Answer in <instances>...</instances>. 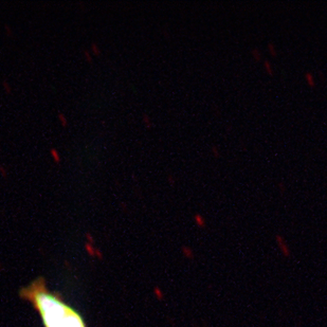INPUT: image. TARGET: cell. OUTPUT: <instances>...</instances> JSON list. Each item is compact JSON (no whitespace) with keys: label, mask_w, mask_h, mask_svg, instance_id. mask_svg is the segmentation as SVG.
Returning a JSON list of instances; mask_svg holds the SVG:
<instances>
[{"label":"cell","mask_w":327,"mask_h":327,"mask_svg":"<svg viewBox=\"0 0 327 327\" xmlns=\"http://www.w3.org/2000/svg\"><path fill=\"white\" fill-rule=\"evenodd\" d=\"M20 297L34 306L45 327H87L80 312L49 291L42 277L22 288Z\"/></svg>","instance_id":"cell-1"},{"label":"cell","mask_w":327,"mask_h":327,"mask_svg":"<svg viewBox=\"0 0 327 327\" xmlns=\"http://www.w3.org/2000/svg\"><path fill=\"white\" fill-rule=\"evenodd\" d=\"M274 239H275L276 246L279 248L280 252L282 253V255L285 257V258H289L291 257V249L289 247L287 241L285 239V237L282 235V234H275L274 236Z\"/></svg>","instance_id":"cell-2"},{"label":"cell","mask_w":327,"mask_h":327,"mask_svg":"<svg viewBox=\"0 0 327 327\" xmlns=\"http://www.w3.org/2000/svg\"><path fill=\"white\" fill-rule=\"evenodd\" d=\"M50 157L52 158V160L55 164H60L62 162V157H60V152H58V149L55 148V147H52L50 148Z\"/></svg>","instance_id":"cell-3"},{"label":"cell","mask_w":327,"mask_h":327,"mask_svg":"<svg viewBox=\"0 0 327 327\" xmlns=\"http://www.w3.org/2000/svg\"><path fill=\"white\" fill-rule=\"evenodd\" d=\"M194 221L200 228H205V225H207V220H205V218L201 214H195L194 215Z\"/></svg>","instance_id":"cell-4"},{"label":"cell","mask_w":327,"mask_h":327,"mask_svg":"<svg viewBox=\"0 0 327 327\" xmlns=\"http://www.w3.org/2000/svg\"><path fill=\"white\" fill-rule=\"evenodd\" d=\"M304 77H305V80L307 83V85L310 87V88H314L315 87V80H314V75L311 73V72H306L304 74Z\"/></svg>","instance_id":"cell-5"},{"label":"cell","mask_w":327,"mask_h":327,"mask_svg":"<svg viewBox=\"0 0 327 327\" xmlns=\"http://www.w3.org/2000/svg\"><path fill=\"white\" fill-rule=\"evenodd\" d=\"M263 67H264V70L266 71V73L269 74L270 76H272L274 73L273 71V66H272V64L270 60L268 59H265L264 62H263Z\"/></svg>","instance_id":"cell-6"},{"label":"cell","mask_w":327,"mask_h":327,"mask_svg":"<svg viewBox=\"0 0 327 327\" xmlns=\"http://www.w3.org/2000/svg\"><path fill=\"white\" fill-rule=\"evenodd\" d=\"M1 85H2V89H3V91L5 92L7 94H12L13 92V88H12V85L10 84V82H8V80H3L1 82Z\"/></svg>","instance_id":"cell-7"},{"label":"cell","mask_w":327,"mask_h":327,"mask_svg":"<svg viewBox=\"0 0 327 327\" xmlns=\"http://www.w3.org/2000/svg\"><path fill=\"white\" fill-rule=\"evenodd\" d=\"M90 52H91L92 55H95V56L101 55V49H100L99 45H97V42H92L90 43Z\"/></svg>","instance_id":"cell-8"},{"label":"cell","mask_w":327,"mask_h":327,"mask_svg":"<svg viewBox=\"0 0 327 327\" xmlns=\"http://www.w3.org/2000/svg\"><path fill=\"white\" fill-rule=\"evenodd\" d=\"M57 120H58L59 124L63 127H67L68 126L69 122H68V119L65 115V114H63V112H58V114H57Z\"/></svg>","instance_id":"cell-9"},{"label":"cell","mask_w":327,"mask_h":327,"mask_svg":"<svg viewBox=\"0 0 327 327\" xmlns=\"http://www.w3.org/2000/svg\"><path fill=\"white\" fill-rule=\"evenodd\" d=\"M142 123L144 124V125H145L146 128H152V118H150L147 114H143V115H142Z\"/></svg>","instance_id":"cell-10"},{"label":"cell","mask_w":327,"mask_h":327,"mask_svg":"<svg viewBox=\"0 0 327 327\" xmlns=\"http://www.w3.org/2000/svg\"><path fill=\"white\" fill-rule=\"evenodd\" d=\"M251 55H252L253 59L255 60V62H260L262 60V53L259 52V50L257 48H254L251 50Z\"/></svg>","instance_id":"cell-11"},{"label":"cell","mask_w":327,"mask_h":327,"mask_svg":"<svg viewBox=\"0 0 327 327\" xmlns=\"http://www.w3.org/2000/svg\"><path fill=\"white\" fill-rule=\"evenodd\" d=\"M267 50H268L269 54H270L271 56H276L277 55L276 48H275V46H274V43L272 42H269L267 43Z\"/></svg>","instance_id":"cell-12"},{"label":"cell","mask_w":327,"mask_h":327,"mask_svg":"<svg viewBox=\"0 0 327 327\" xmlns=\"http://www.w3.org/2000/svg\"><path fill=\"white\" fill-rule=\"evenodd\" d=\"M83 55H84V58H85V60L87 63L91 64L92 62H93V59H92V54H91V52L89 50H84L83 51Z\"/></svg>","instance_id":"cell-13"},{"label":"cell","mask_w":327,"mask_h":327,"mask_svg":"<svg viewBox=\"0 0 327 327\" xmlns=\"http://www.w3.org/2000/svg\"><path fill=\"white\" fill-rule=\"evenodd\" d=\"M211 154H212L214 158H219L220 157V150L216 145H213L211 147Z\"/></svg>","instance_id":"cell-14"},{"label":"cell","mask_w":327,"mask_h":327,"mask_svg":"<svg viewBox=\"0 0 327 327\" xmlns=\"http://www.w3.org/2000/svg\"><path fill=\"white\" fill-rule=\"evenodd\" d=\"M4 32H5V35L8 37H13V30L11 28V25H4Z\"/></svg>","instance_id":"cell-15"},{"label":"cell","mask_w":327,"mask_h":327,"mask_svg":"<svg viewBox=\"0 0 327 327\" xmlns=\"http://www.w3.org/2000/svg\"><path fill=\"white\" fill-rule=\"evenodd\" d=\"M8 175V170L4 165H0V176L2 178H7Z\"/></svg>","instance_id":"cell-16"},{"label":"cell","mask_w":327,"mask_h":327,"mask_svg":"<svg viewBox=\"0 0 327 327\" xmlns=\"http://www.w3.org/2000/svg\"><path fill=\"white\" fill-rule=\"evenodd\" d=\"M167 182H169V184L170 185V186H173V185L176 183L175 176H174L173 174H169V175H167Z\"/></svg>","instance_id":"cell-17"},{"label":"cell","mask_w":327,"mask_h":327,"mask_svg":"<svg viewBox=\"0 0 327 327\" xmlns=\"http://www.w3.org/2000/svg\"><path fill=\"white\" fill-rule=\"evenodd\" d=\"M279 189L280 190V193H284V191H285L284 184H283V183H280V184H279Z\"/></svg>","instance_id":"cell-18"}]
</instances>
